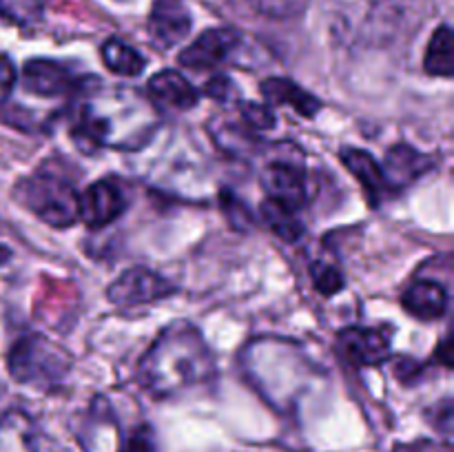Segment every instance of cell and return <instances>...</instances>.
<instances>
[{"instance_id":"6da1fadb","label":"cell","mask_w":454,"mask_h":452,"mask_svg":"<svg viewBox=\"0 0 454 452\" xmlns=\"http://www.w3.org/2000/svg\"><path fill=\"white\" fill-rule=\"evenodd\" d=\"M215 375V359L202 332L189 322L164 328L142 355L136 377L155 397H173Z\"/></svg>"},{"instance_id":"7a4b0ae2","label":"cell","mask_w":454,"mask_h":452,"mask_svg":"<svg viewBox=\"0 0 454 452\" xmlns=\"http://www.w3.org/2000/svg\"><path fill=\"white\" fill-rule=\"evenodd\" d=\"M158 127V113L137 91L115 89L89 97L71 127L74 142L84 151H136L149 142Z\"/></svg>"},{"instance_id":"3957f363","label":"cell","mask_w":454,"mask_h":452,"mask_svg":"<svg viewBox=\"0 0 454 452\" xmlns=\"http://www.w3.org/2000/svg\"><path fill=\"white\" fill-rule=\"evenodd\" d=\"M402 0H328V27L350 49L384 47L402 22Z\"/></svg>"},{"instance_id":"277c9868","label":"cell","mask_w":454,"mask_h":452,"mask_svg":"<svg viewBox=\"0 0 454 452\" xmlns=\"http://www.w3.org/2000/svg\"><path fill=\"white\" fill-rule=\"evenodd\" d=\"M13 195L27 211L53 229H67L78 222L80 193L65 173L53 171L51 164H43L34 173L22 177Z\"/></svg>"},{"instance_id":"5b68a950","label":"cell","mask_w":454,"mask_h":452,"mask_svg":"<svg viewBox=\"0 0 454 452\" xmlns=\"http://www.w3.org/2000/svg\"><path fill=\"white\" fill-rule=\"evenodd\" d=\"M69 366L71 359L67 357L65 350L38 332H29L13 341L7 355L9 375L20 384H58L69 372Z\"/></svg>"},{"instance_id":"8992f818","label":"cell","mask_w":454,"mask_h":452,"mask_svg":"<svg viewBox=\"0 0 454 452\" xmlns=\"http://www.w3.org/2000/svg\"><path fill=\"white\" fill-rule=\"evenodd\" d=\"M176 292L168 279H164L162 275L153 273L149 269H129L122 275H118V279H114L109 288H106V297H109L111 304L120 306V308H133V306H145L153 304V301L167 300Z\"/></svg>"},{"instance_id":"52a82bcc","label":"cell","mask_w":454,"mask_h":452,"mask_svg":"<svg viewBox=\"0 0 454 452\" xmlns=\"http://www.w3.org/2000/svg\"><path fill=\"white\" fill-rule=\"evenodd\" d=\"M266 199L300 213L309 202V182L304 167L293 158H278L264 167L260 175Z\"/></svg>"},{"instance_id":"ba28073f","label":"cell","mask_w":454,"mask_h":452,"mask_svg":"<svg viewBox=\"0 0 454 452\" xmlns=\"http://www.w3.org/2000/svg\"><path fill=\"white\" fill-rule=\"evenodd\" d=\"M127 202L122 184L114 177H105L78 195V220L89 229H102L122 215Z\"/></svg>"},{"instance_id":"9c48e42d","label":"cell","mask_w":454,"mask_h":452,"mask_svg":"<svg viewBox=\"0 0 454 452\" xmlns=\"http://www.w3.org/2000/svg\"><path fill=\"white\" fill-rule=\"evenodd\" d=\"M239 44H242V38H239L238 31L215 27V29H207L204 34H200L189 47L182 49L177 60L182 66H189L195 71L215 69V66L224 65L233 58Z\"/></svg>"},{"instance_id":"30bf717a","label":"cell","mask_w":454,"mask_h":452,"mask_svg":"<svg viewBox=\"0 0 454 452\" xmlns=\"http://www.w3.org/2000/svg\"><path fill=\"white\" fill-rule=\"evenodd\" d=\"M22 82H25L27 91L38 97H60L78 91L82 80L60 62L34 58V60L25 62Z\"/></svg>"},{"instance_id":"8fae6325","label":"cell","mask_w":454,"mask_h":452,"mask_svg":"<svg viewBox=\"0 0 454 452\" xmlns=\"http://www.w3.org/2000/svg\"><path fill=\"white\" fill-rule=\"evenodd\" d=\"M191 16L184 0H153L149 13V35L162 51L173 49L189 35Z\"/></svg>"},{"instance_id":"7c38bea8","label":"cell","mask_w":454,"mask_h":452,"mask_svg":"<svg viewBox=\"0 0 454 452\" xmlns=\"http://www.w3.org/2000/svg\"><path fill=\"white\" fill-rule=\"evenodd\" d=\"M340 348L355 366H380L390 357V335L377 328H344Z\"/></svg>"},{"instance_id":"4fadbf2b","label":"cell","mask_w":454,"mask_h":452,"mask_svg":"<svg viewBox=\"0 0 454 452\" xmlns=\"http://www.w3.org/2000/svg\"><path fill=\"white\" fill-rule=\"evenodd\" d=\"M433 167L434 160L430 155L419 153V151L408 144H395L388 151V155H386L381 171H384L386 180L393 186V191H397L399 186L411 184V182L428 173Z\"/></svg>"},{"instance_id":"5bb4252c","label":"cell","mask_w":454,"mask_h":452,"mask_svg":"<svg viewBox=\"0 0 454 452\" xmlns=\"http://www.w3.org/2000/svg\"><path fill=\"white\" fill-rule=\"evenodd\" d=\"M341 162H344V167L357 177L359 184L368 191L372 204L381 202V199L388 198L390 193H395L393 186L386 180L384 171H381V164L377 162L368 151L353 149V146L341 149Z\"/></svg>"},{"instance_id":"9a60e30c","label":"cell","mask_w":454,"mask_h":452,"mask_svg":"<svg viewBox=\"0 0 454 452\" xmlns=\"http://www.w3.org/2000/svg\"><path fill=\"white\" fill-rule=\"evenodd\" d=\"M262 96L266 97L269 105L291 106L301 118L313 120L322 111V102L313 93H309L304 87L288 78H266L262 82Z\"/></svg>"},{"instance_id":"2e32d148","label":"cell","mask_w":454,"mask_h":452,"mask_svg":"<svg viewBox=\"0 0 454 452\" xmlns=\"http://www.w3.org/2000/svg\"><path fill=\"white\" fill-rule=\"evenodd\" d=\"M402 304L412 317L430 322V319H439L446 315L448 291L433 279H419L412 286H408V291L402 297Z\"/></svg>"},{"instance_id":"e0dca14e","label":"cell","mask_w":454,"mask_h":452,"mask_svg":"<svg viewBox=\"0 0 454 452\" xmlns=\"http://www.w3.org/2000/svg\"><path fill=\"white\" fill-rule=\"evenodd\" d=\"M149 93L162 105L177 111H189L198 106L200 91L180 74V71L164 69L149 80Z\"/></svg>"},{"instance_id":"ac0fdd59","label":"cell","mask_w":454,"mask_h":452,"mask_svg":"<svg viewBox=\"0 0 454 452\" xmlns=\"http://www.w3.org/2000/svg\"><path fill=\"white\" fill-rule=\"evenodd\" d=\"M0 452H38L34 424L25 412L9 410L0 417Z\"/></svg>"},{"instance_id":"d6986e66","label":"cell","mask_w":454,"mask_h":452,"mask_svg":"<svg viewBox=\"0 0 454 452\" xmlns=\"http://www.w3.org/2000/svg\"><path fill=\"white\" fill-rule=\"evenodd\" d=\"M424 66L430 75H437V78H450L454 74V38L448 25L434 29L426 49Z\"/></svg>"},{"instance_id":"ffe728a7","label":"cell","mask_w":454,"mask_h":452,"mask_svg":"<svg viewBox=\"0 0 454 452\" xmlns=\"http://www.w3.org/2000/svg\"><path fill=\"white\" fill-rule=\"evenodd\" d=\"M102 60L109 66V71L114 74L124 75V78H133V75H140L145 71L146 60L142 53H137L136 49L129 47L127 43L118 38H109L102 44Z\"/></svg>"},{"instance_id":"44dd1931","label":"cell","mask_w":454,"mask_h":452,"mask_svg":"<svg viewBox=\"0 0 454 452\" xmlns=\"http://www.w3.org/2000/svg\"><path fill=\"white\" fill-rule=\"evenodd\" d=\"M262 220L284 242H297L304 235V222L300 220V215L282 204L270 202V199H264L262 204Z\"/></svg>"},{"instance_id":"7402d4cb","label":"cell","mask_w":454,"mask_h":452,"mask_svg":"<svg viewBox=\"0 0 454 452\" xmlns=\"http://www.w3.org/2000/svg\"><path fill=\"white\" fill-rule=\"evenodd\" d=\"M0 13L16 25H31L43 13L40 0H0Z\"/></svg>"},{"instance_id":"603a6c76","label":"cell","mask_w":454,"mask_h":452,"mask_svg":"<svg viewBox=\"0 0 454 452\" xmlns=\"http://www.w3.org/2000/svg\"><path fill=\"white\" fill-rule=\"evenodd\" d=\"M239 115H242V122L255 131H269L275 127L273 109L264 102H239Z\"/></svg>"},{"instance_id":"cb8c5ba5","label":"cell","mask_w":454,"mask_h":452,"mask_svg":"<svg viewBox=\"0 0 454 452\" xmlns=\"http://www.w3.org/2000/svg\"><path fill=\"white\" fill-rule=\"evenodd\" d=\"M310 275H313L315 288L326 297L335 295L344 288V275L333 264H313L310 266Z\"/></svg>"},{"instance_id":"d4e9b609","label":"cell","mask_w":454,"mask_h":452,"mask_svg":"<svg viewBox=\"0 0 454 452\" xmlns=\"http://www.w3.org/2000/svg\"><path fill=\"white\" fill-rule=\"evenodd\" d=\"M260 13L270 18H291L304 12L309 0H248Z\"/></svg>"},{"instance_id":"484cf974","label":"cell","mask_w":454,"mask_h":452,"mask_svg":"<svg viewBox=\"0 0 454 452\" xmlns=\"http://www.w3.org/2000/svg\"><path fill=\"white\" fill-rule=\"evenodd\" d=\"M222 207H224V213L226 217H229L231 224H233V229H248V224H251V213H248L247 207H244L238 198H233L229 191L222 193Z\"/></svg>"},{"instance_id":"4316f807","label":"cell","mask_w":454,"mask_h":452,"mask_svg":"<svg viewBox=\"0 0 454 452\" xmlns=\"http://www.w3.org/2000/svg\"><path fill=\"white\" fill-rule=\"evenodd\" d=\"M16 87V66L7 56L0 53V102L7 100Z\"/></svg>"},{"instance_id":"83f0119b","label":"cell","mask_w":454,"mask_h":452,"mask_svg":"<svg viewBox=\"0 0 454 452\" xmlns=\"http://www.w3.org/2000/svg\"><path fill=\"white\" fill-rule=\"evenodd\" d=\"M231 89H233V82H231L229 78H224V75H217V78L208 80L207 87H204V93H207L208 97H215V100L226 102Z\"/></svg>"},{"instance_id":"f1b7e54d","label":"cell","mask_w":454,"mask_h":452,"mask_svg":"<svg viewBox=\"0 0 454 452\" xmlns=\"http://www.w3.org/2000/svg\"><path fill=\"white\" fill-rule=\"evenodd\" d=\"M120 452H155L153 439H151V434L146 433V430H137V433L129 439L127 446L120 448Z\"/></svg>"},{"instance_id":"f546056e","label":"cell","mask_w":454,"mask_h":452,"mask_svg":"<svg viewBox=\"0 0 454 452\" xmlns=\"http://www.w3.org/2000/svg\"><path fill=\"white\" fill-rule=\"evenodd\" d=\"M9 257H12V251H9V248L4 246V244H0V266L7 264Z\"/></svg>"}]
</instances>
